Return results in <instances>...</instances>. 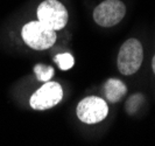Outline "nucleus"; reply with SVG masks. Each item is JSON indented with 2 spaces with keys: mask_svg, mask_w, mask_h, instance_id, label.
<instances>
[{
  "mask_svg": "<svg viewBox=\"0 0 155 146\" xmlns=\"http://www.w3.org/2000/svg\"><path fill=\"white\" fill-rule=\"evenodd\" d=\"M34 73L36 75V78L41 82H48L51 77L54 76V68L50 66H46L39 63L34 67Z\"/></svg>",
  "mask_w": 155,
  "mask_h": 146,
  "instance_id": "6e6552de",
  "label": "nucleus"
},
{
  "mask_svg": "<svg viewBox=\"0 0 155 146\" xmlns=\"http://www.w3.org/2000/svg\"><path fill=\"white\" fill-rule=\"evenodd\" d=\"M21 36L35 50H46L56 41V32L40 21H31L22 27Z\"/></svg>",
  "mask_w": 155,
  "mask_h": 146,
  "instance_id": "f257e3e1",
  "label": "nucleus"
},
{
  "mask_svg": "<svg viewBox=\"0 0 155 146\" xmlns=\"http://www.w3.org/2000/svg\"><path fill=\"white\" fill-rule=\"evenodd\" d=\"M126 7L120 0H105L93 11V19L101 27H112L123 20Z\"/></svg>",
  "mask_w": 155,
  "mask_h": 146,
  "instance_id": "39448f33",
  "label": "nucleus"
},
{
  "mask_svg": "<svg viewBox=\"0 0 155 146\" xmlns=\"http://www.w3.org/2000/svg\"><path fill=\"white\" fill-rule=\"evenodd\" d=\"M55 62L58 64L60 69L68 70L74 67L75 60L72 57V55L69 53H64V54H57L55 56Z\"/></svg>",
  "mask_w": 155,
  "mask_h": 146,
  "instance_id": "9d476101",
  "label": "nucleus"
},
{
  "mask_svg": "<svg viewBox=\"0 0 155 146\" xmlns=\"http://www.w3.org/2000/svg\"><path fill=\"white\" fill-rule=\"evenodd\" d=\"M63 98V89L57 82H46L31 97V107L34 110H47L57 105Z\"/></svg>",
  "mask_w": 155,
  "mask_h": 146,
  "instance_id": "423d86ee",
  "label": "nucleus"
},
{
  "mask_svg": "<svg viewBox=\"0 0 155 146\" xmlns=\"http://www.w3.org/2000/svg\"><path fill=\"white\" fill-rule=\"evenodd\" d=\"M109 115L106 102L96 96H89L82 100L77 105V117L85 124H96L104 121Z\"/></svg>",
  "mask_w": 155,
  "mask_h": 146,
  "instance_id": "20e7f679",
  "label": "nucleus"
},
{
  "mask_svg": "<svg viewBox=\"0 0 155 146\" xmlns=\"http://www.w3.org/2000/svg\"><path fill=\"white\" fill-rule=\"evenodd\" d=\"M143 60V48L137 39L125 41L120 47L117 66L123 75H132L139 70Z\"/></svg>",
  "mask_w": 155,
  "mask_h": 146,
  "instance_id": "f03ea898",
  "label": "nucleus"
},
{
  "mask_svg": "<svg viewBox=\"0 0 155 146\" xmlns=\"http://www.w3.org/2000/svg\"><path fill=\"white\" fill-rule=\"evenodd\" d=\"M38 19L47 27L60 31L68 22V11L62 2L57 0H46L38 7Z\"/></svg>",
  "mask_w": 155,
  "mask_h": 146,
  "instance_id": "7ed1b4c3",
  "label": "nucleus"
},
{
  "mask_svg": "<svg viewBox=\"0 0 155 146\" xmlns=\"http://www.w3.org/2000/svg\"><path fill=\"white\" fill-rule=\"evenodd\" d=\"M127 92L126 85L117 78H110L104 84V93L105 97L111 102V103H117L124 97Z\"/></svg>",
  "mask_w": 155,
  "mask_h": 146,
  "instance_id": "0eeeda50",
  "label": "nucleus"
},
{
  "mask_svg": "<svg viewBox=\"0 0 155 146\" xmlns=\"http://www.w3.org/2000/svg\"><path fill=\"white\" fill-rule=\"evenodd\" d=\"M152 68H153V71H154V74H155V55H154V57H153V61H152Z\"/></svg>",
  "mask_w": 155,
  "mask_h": 146,
  "instance_id": "9b49d317",
  "label": "nucleus"
},
{
  "mask_svg": "<svg viewBox=\"0 0 155 146\" xmlns=\"http://www.w3.org/2000/svg\"><path fill=\"white\" fill-rule=\"evenodd\" d=\"M143 96L141 95V93H137V95H133L131 96L128 100L126 102V111L130 114V115H133V114H135L139 108L142 105V103H143Z\"/></svg>",
  "mask_w": 155,
  "mask_h": 146,
  "instance_id": "1a4fd4ad",
  "label": "nucleus"
}]
</instances>
